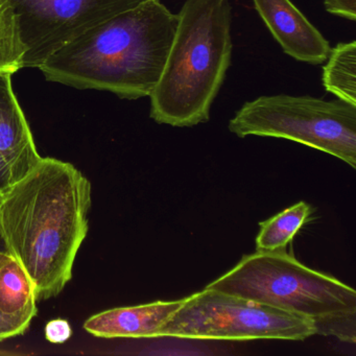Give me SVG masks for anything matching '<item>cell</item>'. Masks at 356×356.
Returning <instances> with one entry per match:
<instances>
[{
	"label": "cell",
	"instance_id": "6da1fadb",
	"mask_svg": "<svg viewBox=\"0 0 356 356\" xmlns=\"http://www.w3.org/2000/svg\"><path fill=\"white\" fill-rule=\"evenodd\" d=\"M91 184L72 163L43 158L0 197L5 251L34 285L37 301L57 297L72 277L88 233Z\"/></svg>",
	"mask_w": 356,
	"mask_h": 356
},
{
	"label": "cell",
	"instance_id": "7a4b0ae2",
	"mask_svg": "<svg viewBox=\"0 0 356 356\" xmlns=\"http://www.w3.org/2000/svg\"><path fill=\"white\" fill-rule=\"evenodd\" d=\"M178 17L149 0L97 24L49 56L39 70L49 82L109 91L120 99L149 97L159 83Z\"/></svg>",
	"mask_w": 356,
	"mask_h": 356
},
{
	"label": "cell",
	"instance_id": "3957f363",
	"mask_svg": "<svg viewBox=\"0 0 356 356\" xmlns=\"http://www.w3.org/2000/svg\"><path fill=\"white\" fill-rule=\"evenodd\" d=\"M159 83L151 97L158 124L207 122L232 58L231 0H186Z\"/></svg>",
	"mask_w": 356,
	"mask_h": 356
},
{
	"label": "cell",
	"instance_id": "277c9868",
	"mask_svg": "<svg viewBox=\"0 0 356 356\" xmlns=\"http://www.w3.org/2000/svg\"><path fill=\"white\" fill-rule=\"evenodd\" d=\"M206 289L238 296L314 321L316 333L355 343L356 291L284 250L256 252Z\"/></svg>",
	"mask_w": 356,
	"mask_h": 356
},
{
	"label": "cell",
	"instance_id": "5b68a950",
	"mask_svg": "<svg viewBox=\"0 0 356 356\" xmlns=\"http://www.w3.org/2000/svg\"><path fill=\"white\" fill-rule=\"evenodd\" d=\"M229 131L241 138L289 139L356 168V106L341 99L264 95L243 104L229 122Z\"/></svg>",
	"mask_w": 356,
	"mask_h": 356
},
{
	"label": "cell",
	"instance_id": "8992f818",
	"mask_svg": "<svg viewBox=\"0 0 356 356\" xmlns=\"http://www.w3.org/2000/svg\"><path fill=\"white\" fill-rule=\"evenodd\" d=\"M314 334L316 327L309 318L205 287L185 298L157 337L304 341Z\"/></svg>",
	"mask_w": 356,
	"mask_h": 356
},
{
	"label": "cell",
	"instance_id": "52a82bcc",
	"mask_svg": "<svg viewBox=\"0 0 356 356\" xmlns=\"http://www.w3.org/2000/svg\"><path fill=\"white\" fill-rule=\"evenodd\" d=\"M24 43V68H39L93 26L149 0H7Z\"/></svg>",
	"mask_w": 356,
	"mask_h": 356
},
{
	"label": "cell",
	"instance_id": "ba28073f",
	"mask_svg": "<svg viewBox=\"0 0 356 356\" xmlns=\"http://www.w3.org/2000/svg\"><path fill=\"white\" fill-rule=\"evenodd\" d=\"M256 11L285 54L297 61L320 65L330 53L328 40L291 0H252Z\"/></svg>",
	"mask_w": 356,
	"mask_h": 356
},
{
	"label": "cell",
	"instance_id": "9c48e42d",
	"mask_svg": "<svg viewBox=\"0 0 356 356\" xmlns=\"http://www.w3.org/2000/svg\"><path fill=\"white\" fill-rule=\"evenodd\" d=\"M183 302L184 299L112 308L87 318L84 329L90 334L104 339H154Z\"/></svg>",
	"mask_w": 356,
	"mask_h": 356
},
{
	"label": "cell",
	"instance_id": "30bf717a",
	"mask_svg": "<svg viewBox=\"0 0 356 356\" xmlns=\"http://www.w3.org/2000/svg\"><path fill=\"white\" fill-rule=\"evenodd\" d=\"M11 72H0V153L39 161L34 137L12 87Z\"/></svg>",
	"mask_w": 356,
	"mask_h": 356
},
{
	"label": "cell",
	"instance_id": "8fae6325",
	"mask_svg": "<svg viewBox=\"0 0 356 356\" xmlns=\"http://www.w3.org/2000/svg\"><path fill=\"white\" fill-rule=\"evenodd\" d=\"M323 67L322 82L328 92L356 106V42H341L330 49Z\"/></svg>",
	"mask_w": 356,
	"mask_h": 356
},
{
	"label": "cell",
	"instance_id": "7c38bea8",
	"mask_svg": "<svg viewBox=\"0 0 356 356\" xmlns=\"http://www.w3.org/2000/svg\"><path fill=\"white\" fill-rule=\"evenodd\" d=\"M312 212V207L307 203L299 202L270 220L260 222V231L256 237L257 251L284 250L305 224Z\"/></svg>",
	"mask_w": 356,
	"mask_h": 356
},
{
	"label": "cell",
	"instance_id": "4fadbf2b",
	"mask_svg": "<svg viewBox=\"0 0 356 356\" xmlns=\"http://www.w3.org/2000/svg\"><path fill=\"white\" fill-rule=\"evenodd\" d=\"M36 309L34 285L24 268L12 258L0 268V310L16 314Z\"/></svg>",
	"mask_w": 356,
	"mask_h": 356
},
{
	"label": "cell",
	"instance_id": "5bb4252c",
	"mask_svg": "<svg viewBox=\"0 0 356 356\" xmlns=\"http://www.w3.org/2000/svg\"><path fill=\"white\" fill-rule=\"evenodd\" d=\"M24 54L13 10L7 0H0V72L15 74L24 68Z\"/></svg>",
	"mask_w": 356,
	"mask_h": 356
},
{
	"label": "cell",
	"instance_id": "9a60e30c",
	"mask_svg": "<svg viewBox=\"0 0 356 356\" xmlns=\"http://www.w3.org/2000/svg\"><path fill=\"white\" fill-rule=\"evenodd\" d=\"M37 162L0 153V197L22 180Z\"/></svg>",
	"mask_w": 356,
	"mask_h": 356
},
{
	"label": "cell",
	"instance_id": "2e32d148",
	"mask_svg": "<svg viewBox=\"0 0 356 356\" xmlns=\"http://www.w3.org/2000/svg\"><path fill=\"white\" fill-rule=\"evenodd\" d=\"M36 314L37 309L26 310L16 314H7L0 310V341L24 334Z\"/></svg>",
	"mask_w": 356,
	"mask_h": 356
},
{
	"label": "cell",
	"instance_id": "e0dca14e",
	"mask_svg": "<svg viewBox=\"0 0 356 356\" xmlns=\"http://www.w3.org/2000/svg\"><path fill=\"white\" fill-rule=\"evenodd\" d=\"M72 334V329L70 323L63 318L49 321L45 327V337L47 341L53 343H65Z\"/></svg>",
	"mask_w": 356,
	"mask_h": 356
},
{
	"label": "cell",
	"instance_id": "ac0fdd59",
	"mask_svg": "<svg viewBox=\"0 0 356 356\" xmlns=\"http://www.w3.org/2000/svg\"><path fill=\"white\" fill-rule=\"evenodd\" d=\"M324 7L332 15L351 22L356 20V0H324Z\"/></svg>",
	"mask_w": 356,
	"mask_h": 356
},
{
	"label": "cell",
	"instance_id": "d6986e66",
	"mask_svg": "<svg viewBox=\"0 0 356 356\" xmlns=\"http://www.w3.org/2000/svg\"><path fill=\"white\" fill-rule=\"evenodd\" d=\"M11 259V256H10L7 252L3 251V250H0V268H1L3 266H5V264H8V262H9Z\"/></svg>",
	"mask_w": 356,
	"mask_h": 356
},
{
	"label": "cell",
	"instance_id": "ffe728a7",
	"mask_svg": "<svg viewBox=\"0 0 356 356\" xmlns=\"http://www.w3.org/2000/svg\"><path fill=\"white\" fill-rule=\"evenodd\" d=\"M0 250H3L5 251V247H3V239H1V236H0Z\"/></svg>",
	"mask_w": 356,
	"mask_h": 356
}]
</instances>
